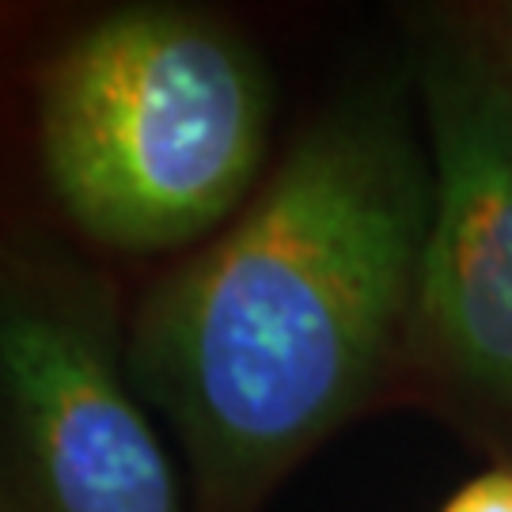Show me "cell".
I'll return each mask as SVG.
<instances>
[{
  "label": "cell",
  "instance_id": "6da1fadb",
  "mask_svg": "<svg viewBox=\"0 0 512 512\" xmlns=\"http://www.w3.org/2000/svg\"><path fill=\"white\" fill-rule=\"evenodd\" d=\"M429 152L395 92L311 122L255 198L129 315L137 391L175 429L190 512H262L414 338Z\"/></svg>",
  "mask_w": 512,
  "mask_h": 512
},
{
  "label": "cell",
  "instance_id": "7a4b0ae2",
  "mask_svg": "<svg viewBox=\"0 0 512 512\" xmlns=\"http://www.w3.org/2000/svg\"><path fill=\"white\" fill-rule=\"evenodd\" d=\"M274 95L232 23L179 4H122L42 61V179L80 236L118 255L213 239L255 198Z\"/></svg>",
  "mask_w": 512,
  "mask_h": 512
},
{
  "label": "cell",
  "instance_id": "3957f363",
  "mask_svg": "<svg viewBox=\"0 0 512 512\" xmlns=\"http://www.w3.org/2000/svg\"><path fill=\"white\" fill-rule=\"evenodd\" d=\"M0 512H183L99 266L0 232Z\"/></svg>",
  "mask_w": 512,
  "mask_h": 512
},
{
  "label": "cell",
  "instance_id": "277c9868",
  "mask_svg": "<svg viewBox=\"0 0 512 512\" xmlns=\"http://www.w3.org/2000/svg\"><path fill=\"white\" fill-rule=\"evenodd\" d=\"M418 92L429 224L414 334L452 384L512 414V65L437 38L421 50Z\"/></svg>",
  "mask_w": 512,
  "mask_h": 512
},
{
  "label": "cell",
  "instance_id": "5b68a950",
  "mask_svg": "<svg viewBox=\"0 0 512 512\" xmlns=\"http://www.w3.org/2000/svg\"><path fill=\"white\" fill-rule=\"evenodd\" d=\"M437 512H512V463H494L440 501Z\"/></svg>",
  "mask_w": 512,
  "mask_h": 512
}]
</instances>
